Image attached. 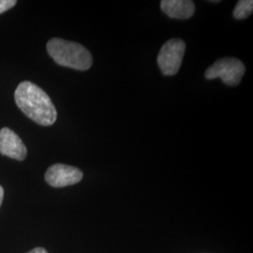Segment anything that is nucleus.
Here are the masks:
<instances>
[{
  "instance_id": "obj_11",
  "label": "nucleus",
  "mask_w": 253,
  "mask_h": 253,
  "mask_svg": "<svg viewBox=\"0 0 253 253\" xmlns=\"http://www.w3.org/2000/svg\"><path fill=\"white\" fill-rule=\"evenodd\" d=\"M3 197H4V190H3V188L0 186V206H1V204H2Z\"/></svg>"
},
{
  "instance_id": "obj_9",
  "label": "nucleus",
  "mask_w": 253,
  "mask_h": 253,
  "mask_svg": "<svg viewBox=\"0 0 253 253\" xmlns=\"http://www.w3.org/2000/svg\"><path fill=\"white\" fill-rule=\"evenodd\" d=\"M16 3V0H0V14L14 7Z\"/></svg>"
},
{
  "instance_id": "obj_6",
  "label": "nucleus",
  "mask_w": 253,
  "mask_h": 253,
  "mask_svg": "<svg viewBox=\"0 0 253 253\" xmlns=\"http://www.w3.org/2000/svg\"><path fill=\"white\" fill-rule=\"evenodd\" d=\"M0 153L16 161H24L27 150L23 141L9 127L0 129Z\"/></svg>"
},
{
  "instance_id": "obj_10",
  "label": "nucleus",
  "mask_w": 253,
  "mask_h": 253,
  "mask_svg": "<svg viewBox=\"0 0 253 253\" xmlns=\"http://www.w3.org/2000/svg\"><path fill=\"white\" fill-rule=\"evenodd\" d=\"M27 253H48L46 252L45 249L43 248H36L30 252H28Z\"/></svg>"
},
{
  "instance_id": "obj_1",
  "label": "nucleus",
  "mask_w": 253,
  "mask_h": 253,
  "mask_svg": "<svg viewBox=\"0 0 253 253\" xmlns=\"http://www.w3.org/2000/svg\"><path fill=\"white\" fill-rule=\"evenodd\" d=\"M14 99L19 109L42 126L53 125L57 113L50 97L40 86L31 82H22L14 92Z\"/></svg>"
},
{
  "instance_id": "obj_7",
  "label": "nucleus",
  "mask_w": 253,
  "mask_h": 253,
  "mask_svg": "<svg viewBox=\"0 0 253 253\" xmlns=\"http://www.w3.org/2000/svg\"><path fill=\"white\" fill-rule=\"evenodd\" d=\"M161 8L171 18L186 20L194 14L195 4L191 0H163Z\"/></svg>"
},
{
  "instance_id": "obj_2",
  "label": "nucleus",
  "mask_w": 253,
  "mask_h": 253,
  "mask_svg": "<svg viewBox=\"0 0 253 253\" xmlns=\"http://www.w3.org/2000/svg\"><path fill=\"white\" fill-rule=\"evenodd\" d=\"M47 52L58 65L77 71L89 70L93 63L90 52L85 47L62 39L50 40Z\"/></svg>"
},
{
  "instance_id": "obj_8",
  "label": "nucleus",
  "mask_w": 253,
  "mask_h": 253,
  "mask_svg": "<svg viewBox=\"0 0 253 253\" xmlns=\"http://www.w3.org/2000/svg\"><path fill=\"white\" fill-rule=\"evenodd\" d=\"M253 12V0H240L237 2L234 9V17L237 20H243L252 15Z\"/></svg>"
},
{
  "instance_id": "obj_5",
  "label": "nucleus",
  "mask_w": 253,
  "mask_h": 253,
  "mask_svg": "<svg viewBox=\"0 0 253 253\" xmlns=\"http://www.w3.org/2000/svg\"><path fill=\"white\" fill-rule=\"evenodd\" d=\"M83 179V172L78 168L65 165L54 164L45 173V181L54 188H63L79 183Z\"/></svg>"
},
{
  "instance_id": "obj_3",
  "label": "nucleus",
  "mask_w": 253,
  "mask_h": 253,
  "mask_svg": "<svg viewBox=\"0 0 253 253\" xmlns=\"http://www.w3.org/2000/svg\"><path fill=\"white\" fill-rule=\"evenodd\" d=\"M246 67L242 61L234 57H224L212 64L206 72V78L213 80L219 78L227 85L235 86L244 76Z\"/></svg>"
},
{
  "instance_id": "obj_4",
  "label": "nucleus",
  "mask_w": 253,
  "mask_h": 253,
  "mask_svg": "<svg viewBox=\"0 0 253 253\" xmlns=\"http://www.w3.org/2000/svg\"><path fill=\"white\" fill-rule=\"evenodd\" d=\"M185 50L186 43L180 39H172L163 44L157 60L163 74L172 76L178 73Z\"/></svg>"
}]
</instances>
